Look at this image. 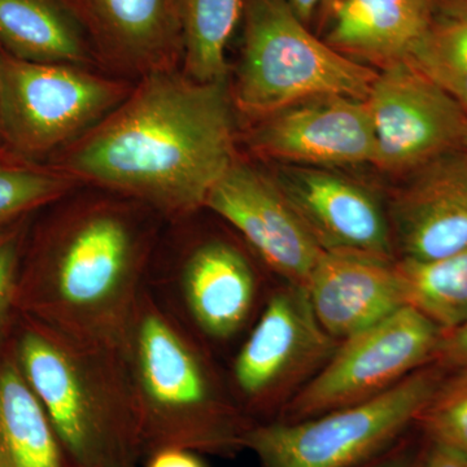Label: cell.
<instances>
[{"mask_svg": "<svg viewBox=\"0 0 467 467\" xmlns=\"http://www.w3.org/2000/svg\"><path fill=\"white\" fill-rule=\"evenodd\" d=\"M233 109L227 78L202 82L175 67L153 70L61 150L55 167L168 220L192 216L235 161Z\"/></svg>", "mask_w": 467, "mask_h": 467, "instance_id": "obj_1", "label": "cell"}, {"mask_svg": "<svg viewBox=\"0 0 467 467\" xmlns=\"http://www.w3.org/2000/svg\"><path fill=\"white\" fill-rule=\"evenodd\" d=\"M156 216L162 214L126 198L57 209L26 243L17 312L82 342L117 348L146 287Z\"/></svg>", "mask_w": 467, "mask_h": 467, "instance_id": "obj_2", "label": "cell"}, {"mask_svg": "<svg viewBox=\"0 0 467 467\" xmlns=\"http://www.w3.org/2000/svg\"><path fill=\"white\" fill-rule=\"evenodd\" d=\"M147 457L165 448L235 456L254 425L208 347L144 287L119 347ZM146 461V460H144Z\"/></svg>", "mask_w": 467, "mask_h": 467, "instance_id": "obj_3", "label": "cell"}, {"mask_svg": "<svg viewBox=\"0 0 467 467\" xmlns=\"http://www.w3.org/2000/svg\"><path fill=\"white\" fill-rule=\"evenodd\" d=\"M8 343L76 467H140L142 431L115 347L82 342L16 312Z\"/></svg>", "mask_w": 467, "mask_h": 467, "instance_id": "obj_4", "label": "cell"}, {"mask_svg": "<svg viewBox=\"0 0 467 467\" xmlns=\"http://www.w3.org/2000/svg\"><path fill=\"white\" fill-rule=\"evenodd\" d=\"M234 109L252 121L326 95L367 100L378 75L313 36L285 0H244Z\"/></svg>", "mask_w": 467, "mask_h": 467, "instance_id": "obj_5", "label": "cell"}, {"mask_svg": "<svg viewBox=\"0 0 467 467\" xmlns=\"http://www.w3.org/2000/svg\"><path fill=\"white\" fill-rule=\"evenodd\" d=\"M445 374L438 365H426L370 400L295 422H254L243 448L261 467H358L416 426Z\"/></svg>", "mask_w": 467, "mask_h": 467, "instance_id": "obj_6", "label": "cell"}, {"mask_svg": "<svg viewBox=\"0 0 467 467\" xmlns=\"http://www.w3.org/2000/svg\"><path fill=\"white\" fill-rule=\"evenodd\" d=\"M133 86L70 64L21 60L0 47V130L8 150L30 160L76 142Z\"/></svg>", "mask_w": 467, "mask_h": 467, "instance_id": "obj_7", "label": "cell"}, {"mask_svg": "<svg viewBox=\"0 0 467 467\" xmlns=\"http://www.w3.org/2000/svg\"><path fill=\"white\" fill-rule=\"evenodd\" d=\"M444 331L405 306L337 344L273 420L295 422L370 400L434 362Z\"/></svg>", "mask_w": 467, "mask_h": 467, "instance_id": "obj_8", "label": "cell"}, {"mask_svg": "<svg viewBox=\"0 0 467 467\" xmlns=\"http://www.w3.org/2000/svg\"><path fill=\"white\" fill-rule=\"evenodd\" d=\"M337 344L319 324L306 288L285 284L270 294L234 358V396L254 422L272 420L324 367Z\"/></svg>", "mask_w": 467, "mask_h": 467, "instance_id": "obj_9", "label": "cell"}, {"mask_svg": "<svg viewBox=\"0 0 467 467\" xmlns=\"http://www.w3.org/2000/svg\"><path fill=\"white\" fill-rule=\"evenodd\" d=\"M146 287L207 347L235 339L250 324L260 295L250 257L223 238L193 243L168 270H150Z\"/></svg>", "mask_w": 467, "mask_h": 467, "instance_id": "obj_10", "label": "cell"}, {"mask_svg": "<svg viewBox=\"0 0 467 467\" xmlns=\"http://www.w3.org/2000/svg\"><path fill=\"white\" fill-rule=\"evenodd\" d=\"M373 121V165L413 173L439 156L462 150L467 112L408 64L379 70L367 98Z\"/></svg>", "mask_w": 467, "mask_h": 467, "instance_id": "obj_11", "label": "cell"}, {"mask_svg": "<svg viewBox=\"0 0 467 467\" xmlns=\"http://www.w3.org/2000/svg\"><path fill=\"white\" fill-rule=\"evenodd\" d=\"M204 209L241 234L285 284L304 287L325 254L275 177L238 158L208 193Z\"/></svg>", "mask_w": 467, "mask_h": 467, "instance_id": "obj_12", "label": "cell"}, {"mask_svg": "<svg viewBox=\"0 0 467 467\" xmlns=\"http://www.w3.org/2000/svg\"><path fill=\"white\" fill-rule=\"evenodd\" d=\"M248 147L284 165L333 168L373 164V121L367 100L326 95L299 101L254 121Z\"/></svg>", "mask_w": 467, "mask_h": 467, "instance_id": "obj_13", "label": "cell"}, {"mask_svg": "<svg viewBox=\"0 0 467 467\" xmlns=\"http://www.w3.org/2000/svg\"><path fill=\"white\" fill-rule=\"evenodd\" d=\"M275 180L322 250L395 261L389 212L365 184L331 168L284 164Z\"/></svg>", "mask_w": 467, "mask_h": 467, "instance_id": "obj_14", "label": "cell"}, {"mask_svg": "<svg viewBox=\"0 0 467 467\" xmlns=\"http://www.w3.org/2000/svg\"><path fill=\"white\" fill-rule=\"evenodd\" d=\"M387 212L400 259H441L467 247L466 150L414 171Z\"/></svg>", "mask_w": 467, "mask_h": 467, "instance_id": "obj_15", "label": "cell"}, {"mask_svg": "<svg viewBox=\"0 0 467 467\" xmlns=\"http://www.w3.org/2000/svg\"><path fill=\"white\" fill-rule=\"evenodd\" d=\"M395 261L322 254L304 288L326 333L342 342L407 306Z\"/></svg>", "mask_w": 467, "mask_h": 467, "instance_id": "obj_16", "label": "cell"}, {"mask_svg": "<svg viewBox=\"0 0 467 467\" xmlns=\"http://www.w3.org/2000/svg\"><path fill=\"white\" fill-rule=\"evenodd\" d=\"M101 52L140 76L182 55L180 0H70Z\"/></svg>", "mask_w": 467, "mask_h": 467, "instance_id": "obj_17", "label": "cell"}, {"mask_svg": "<svg viewBox=\"0 0 467 467\" xmlns=\"http://www.w3.org/2000/svg\"><path fill=\"white\" fill-rule=\"evenodd\" d=\"M432 0H340L328 15L325 42L373 69L407 64L434 26Z\"/></svg>", "mask_w": 467, "mask_h": 467, "instance_id": "obj_18", "label": "cell"}, {"mask_svg": "<svg viewBox=\"0 0 467 467\" xmlns=\"http://www.w3.org/2000/svg\"><path fill=\"white\" fill-rule=\"evenodd\" d=\"M0 467H76L8 339L0 346Z\"/></svg>", "mask_w": 467, "mask_h": 467, "instance_id": "obj_19", "label": "cell"}, {"mask_svg": "<svg viewBox=\"0 0 467 467\" xmlns=\"http://www.w3.org/2000/svg\"><path fill=\"white\" fill-rule=\"evenodd\" d=\"M0 47L36 63L84 66L88 58L78 18L58 0H0Z\"/></svg>", "mask_w": 467, "mask_h": 467, "instance_id": "obj_20", "label": "cell"}, {"mask_svg": "<svg viewBox=\"0 0 467 467\" xmlns=\"http://www.w3.org/2000/svg\"><path fill=\"white\" fill-rule=\"evenodd\" d=\"M405 304L444 333L467 319V247L441 259L395 261Z\"/></svg>", "mask_w": 467, "mask_h": 467, "instance_id": "obj_21", "label": "cell"}, {"mask_svg": "<svg viewBox=\"0 0 467 467\" xmlns=\"http://www.w3.org/2000/svg\"><path fill=\"white\" fill-rule=\"evenodd\" d=\"M244 0H180L184 73L196 81L227 78L225 51Z\"/></svg>", "mask_w": 467, "mask_h": 467, "instance_id": "obj_22", "label": "cell"}, {"mask_svg": "<svg viewBox=\"0 0 467 467\" xmlns=\"http://www.w3.org/2000/svg\"><path fill=\"white\" fill-rule=\"evenodd\" d=\"M76 182L55 165L0 149V232L26 220L33 212L57 204L72 192Z\"/></svg>", "mask_w": 467, "mask_h": 467, "instance_id": "obj_23", "label": "cell"}, {"mask_svg": "<svg viewBox=\"0 0 467 467\" xmlns=\"http://www.w3.org/2000/svg\"><path fill=\"white\" fill-rule=\"evenodd\" d=\"M407 64L467 112V15L436 16L431 30Z\"/></svg>", "mask_w": 467, "mask_h": 467, "instance_id": "obj_24", "label": "cell"}, {"mask_svg": "<svg viewBox=\"0 0 467 467\" xmlns=\"http://www.w3.org/2000/svg\"><path fill=\"white\" fill-rule=\"evenodd\" d=\"M416 426L430 444L467 459V368L447 371Z\"/></svg>", "mask_w": 467, "mask_h": 467, "instance_id": "obj_25", "label": "cell"}, {"mask_svg": "<svg viewBox=\"0 0 467 467\" xmlns=\"http://www.w3.org/2000/svg\"><path fill=\"white\" fill-rule=\"evenodd\" d=\"M27 218L0 232V346L16 316V292L26 252Z\"/></svg>", "mask_w": 467, "mask_h": 467, "instance_id": "obj_26", "label": "cell"}, {"mask_svg": "<svg viewBox=\"0 0 467 467\" xmlns=\"http://www.w3.org/2000/svg\"><path fill=\"white\" fill-rule=\"evenodd\" d=\"M432 364L445 371L467 368V319L453 330L442 334Z\"/></svg>", "mask_w": 467, "mask_h": 467, "instance_id": "obj_27", "label": "cell"}, {"mask_svg": "<svg viewBox=\"0 0 467 467\" xmlns=\"http://www.w3.org/2000/svg\"><path fill=\"white\" fill-rule=\"evenodd\" d=\"M426 453L427 450L417 442L402 438L389 450L358 467H422Z\"/></svg>", "mask_w": 467, "mask_h": 467, "instance_id": "obj_28", "label": "cell"}, {"mask_svg": "<svg viewBox=\"0 0 467 467\" xmlns=\"http://www.w3.org/2000/svg\"><path fill=\"white\" fill-rule=\"evenodd\" d=\"M144 467H205L198 454L182 448H165L150 454Z\"/></svg>", "mask_w": 467, "mask_h": 467, "instance_id": "obj_29", "label": "cell"}, {"mask_svg": "<svg viewBox=\"0 0 467 467\" xmlns=\"http://www.w3.org/2000/svg\"><path fill=\"white\" fill-rule=\"evenodd\" d=\"M422 467H467V459L447 448L430 444Z\"/></svg>", "mask_w": 467, "mask_h": 467, "instance_id": "obj_30", "label": "cell"}, {"mask_svg": "<svg viewBox=\"0 0 467 467\" xmlns=\"http://www.w3.org/2000/svg\"><path fill=\"white\" fill-rule=\"evenodd\" d=\"M285 2L306 26L312 21L321 5V0H285Z\"/></svg>", "mask_w": 467, "mask_h": 467, "instance_id": "obj_31", "label": "cell"}, {"mask_svg": "<svg viewBox=\"0 0 467 467\" xmlns=\"http://www.w3.org/2000/svg\"><path fill=\"white\" fill-rule=\"evenodd\" d=\"M438 16L467 15V0H432Z\"/></svg>", "mask_w": 467, "mask_h": 467, "instance_id": "obj_32", "label": "cell"}, {"mask_svg": "<svg viewBox=\"0 0 467 467\" xmlns=\"http://www.w3.org/2000/svg\"><path fill=\"white\" fill-rule=\"evenodd\" d=\"M340 0H321V5H319V12L321 16L324 17V21L327 20L328 15L331 14L335 5L339 3Z\"/></svg>", "mask_w": 467, "mask_h": 467, "instance_id": "obj_33", "label": "cell"}, {"mask_svg": "<svg viewBox=\"0 0 467 467\" xmlns=\"http://www.w3.org/2000/svg\"><path fill=\"white\" fill-rule=\"evenodd\" d=\"M5 146V142H3L2 130H0V149H3Z\"/></svg>", "mask_w": 467, "mask_h": 467, "instance_id": "obj_34", "label": "cell"}, {"mask_svg": "<svg viewBox=\"0 0 467 467\" xmlns=\"http://www.w3.org/2000/svg\"><path fill=\"white\" fill-rule=\"evenodd\" d=\"M462 150H465L466 152H467V138H466V140H465V144H463V149Z\"/></svg>", "mask_w": 467, "mask_h": 467, "instance_id": "obj_35", "label": "cell"}]
</instances>
